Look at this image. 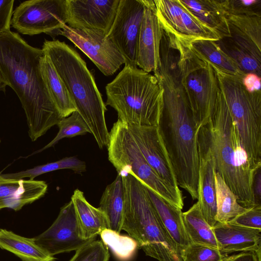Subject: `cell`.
Masks as SVG:
<instances>
[{
  "label": "cell",
  "mask_w": 261,
  "mask_h": 261,
  "mask_svg": "<svg viewBox=\"0 0 261 261\" xmlns=\"http://www.w3.org/2000/svg\"><path fill=\"white\" fill-rule=\"evenodd\" d=\"M120 0H68L67 25L100 31L107 35L115 19Z\"/></svg>",
  "instance_id": "2e32d148"
},
{
  "label": "cell",
  "mask_w": 261,
  "mask_h": 261,
  "mask_svg": "<svg viewBox=\"0 0 261 261\" xmlns=\"http://www.w3.org/2000/svg\"><path fill=\"white\" fill-rule=\"evenodd\" d=\"M40 68L43 79L53 103L62 118L69 116L76 111V109L53 63L44 54L41 60Z\"/></svg>",
  "instance_id": "d4e9b609"
},
{
  "label": "cell",
  "mask_w": 261,
  "mask_h": 261,
  "mask_svg": "<svg viewBox=\"0 0 261 261\" xmlns=\"http://www.w3.org/2000/svg\"><path fill=\"white\" fill-rule=\"evenodd\" d=\"M261 76L254 73L245 74L242 81L246 90L250 93L261 92L260 91Z\"/></svg>",
  "instance_id": "ab89813d"
},
{
  "label": "cell",
  "mask_w": 261,
  "mask_h": 261,
  "mask_svg": "<svg viewBox=\"0 0 261 261\" xmlns=\"http://www.w3.org/2000/svg\"><path fill=\"white\" fill-rule=\"evenodd\" d=\"M181 4L220 39L230 36L229 25L216 0H179Z\"/></svg>",
  "instance_id": "cb8c5ba5"
},
{
  "label": "cell",
  "mask_w": 261,
  "mask_h": 261,
  "mask_svg": "<svg viewBox=\"0 0 261 261\" xmlns=\"http://www.w3.org/2000/svg\"><path fill=\"white\" fill-rule=\"evenodd\" d=\"M253 193L256 204L261 206V168L256 171L254 177Z\"/></svg>",
  "instance_id": "b9f144b4"
},
{
  "label": "cell",
  "mask_w": 261,
  "mask_h": 261,
  "mask_svg": "<svg viewBox=\"0 0 261 261\" xmlns=\"http://www.w3.org/2000/svg\"><path fill=\"white\" fill-rule=\"evenodd\" d=\"M34 238L38 245L53 256L76 251L92 241L83 238L71 200L61 208L51 225Z\"/></svg>",
  "instance_id": "5bb4252c"
},
{
  "label": "cell",
  "mask_w": 261,
  "mask_h": 261,
  "mask_svg": "<svg viewBox=\"0 0 261 261\" xmlns=\"http://www.w3.org/2000/svg\"><path fill=\"white\" fill-rule=\"evenodd\" d=\"M83 238L88 241L95 239L105 229L108 224L105 214L98 208L90 204L83 192L75 190L71 197Z\"/></svg>",
  "instance_id": "7402d4cb"
},
{
  "label": "cell",
  "mask_w": 261,
  "mask_h": 261,
  "mask_svg": "<svg viewBox=\"0 0 261 261\" xmlns=\"http://www.w3.org/2000/svg\"><path fill=\"white\" fill-rule=\"evenodd\" d=\"M108 159L119 174L134 175L148 189L171 204L182 210V193L162 179L149 165L135 142L127 125L118 120L110 132Z\"/></svg>",
  "instance_id": "9c48e42d"
},
{
  "label": "cell",
  "mask_w": 261,
  "mask_h": 261,
  "mask_svg": "<svg viewBox=\"0 0 261 261\" xmlns=\"http://www.w3.org/2000/svg\"><path fill=\"white\" fill-rule=\"evenodd\" d=\"M224 14L261 17V0H216Z\"/></svg>",
  "instance_id": "e575fe53"
},
{
  "label": "cell",
  "mask_w": 261,
  "mask_h": 261,
  "mask_svg": "<svg viewBox=\"0 0 261 261\" xmlns=\"http://www.w3.org/2000/svg\"><path fill=\"white\" fill-rule=\"evenodd\" d=\"M228 24L251 39L261 49V17L224 14Z\"/></svg>",
  "instance_id": "836d02e7"
},
{
  "label": "cell",
  "mask_w": 261,
  "mask_h": 261,
  "mask_svg": "<svg viewBox=\"0 0 261 261\" xmlns=\"http://www.w3.org/2000/svg\"><path fill=\"white\" fill-rule=\"evenodd\" d=\"M228 222L245 227L261 230V206L248 208Z\"/></svg>",
  "instance_id": "74e56055"
},
{
  "label": "cell",
  "mask_w": 261,
  "mask_h": 261,
  "mask_svg": "<svg viewBox=\"0 0 261 261\" xmlns=\"http://www.w3.org/2000/svg\"><path fill=\"white\" fill-rule=\"evenodd\" d=\"M261 250L244 251L230 256L226 255L223 261H261Z\"/></svg>",
  "instance_id": "60d3db41"
},
{
  "label": "cell",
  "mask_w": 261,
  "mask_h": 261,
  "mask_svg": "<svg viewBox=\"0 0 261 261\" xmlns=\"http://www.w3.org/2000/svg\"><path fill=\"white\" fill-rule=\"evenodd\" d=\"M174 39L180 83L199 129L213 113L219 90L217 78L211 65L196 54L188 42Z\"/></svg>",
  "instance_id": "ba28073f"
},
{
  "label": "cell",
  "mask_w": 261,
  "mask_h": 261,
  "mask_svg": "<svg viewBox=\"0 0 261 261\" xmlns=\"http://www.w3.org/2000/svg\"><path fill=\"white\" fill-rule=\"evenodd\" d=\"M145 9L139 35L136 65L143 70L155 72L160 64V50L164 29L158 17L154 1L143 0Z\"/></svg>",
  "instance_id": "e0dca14e"
},
{
  "label": "cell",
  "mask_w": 261,
  "mask_h": 261,
  "mask_svg": "<svg viewBox=\"0 0 261 261\" xmlns=\"http://www.w3.org/2000/svg\"><path fill=\"white\" fill-rule=\"evenodd\" d=\"M109 248L102 241L92 240L75 251L69 261H109Z\"/></svg>",
  "instance_id": "d590c367"
},
{
  "label": "cell",
  "mask_w": 261,
  "mask_h": 261,
  "mask_svg": "<svg viewBox=\"0 0 261 261\" xmlns=\"http://www.w3.org/2000/svg\"><path fill=\"white\" fill-rule=\"evenodd\" d=\"M43 56L42 49L29 45L18 33L9 30L0 35V80L17 95L32 141L62 118L43 79Z\"/></svg>",
  "instance_id": "7a4b0ae2"
},
{
  "label": "cell",
  "mask_w": 261,
  "mask_h": 261,
  "mask_svg": "<svg viewBox=\"0 0 261 261\" xmlns=\"http://www.w3.org/2000/svg\"><path fill=\"white\" fill-rule=\"evenodd\" d=\"M6 85L0 80V91L5 92Z\"/></svg>",
  "instance_id": "7bdbcfd3"
},
{
  "label": "cell",
  "mask_w": 261,
  "mask_h": 261,
  "mask_svg": "<svg viewBox=\"0 0 261 261\" xmlns=\"http://www.w3.org/2000/svg\"><path fill=\"white\" fill-rule=\"evenodd\" d=\"M147 190L162 224L181 253L191 244L185 228L181 210L171 204L147 188Z\"/></svg>",
  "instance_id": "44dd1931"
},
{
  "label": "cell",
  "mask_w": 261,
  "mask_h": 261,
  "mask_svg": "<svg viewBox=\"0 0 261 261\" xmlns=\"http://www.w3.org/2000/svg\"><path fill=\"white\" fill-rule=\"evenodd\" d=\"M191 49L211 65L231 74L243 77L245 74L215 41L198 39L188 42Z\"/></svg>",
  "instance_id": "83f0119b"
},
{
  "label": "cell",
  "mask_w": 261,
  "mask_h": 261,
  "mask_svg": "<svg viewBox=\"0 0 261 261\" xmlns=\"http://www.w3.org/2000/svg\"><path fill=\"white\" fill-rule=\"evenodd\" d=\"M182 219L191 243L218 249L213 228L205 220L197 202L182 212Z\"/></svg>",
  "instance_id": "4316f807"
},
{
  "label": "cell",
  "mask_w": 261,
  "mask_h": 261,
  "mask_svg": "<svg viewBox=\"0 0 261 261\" xmlns=\"http://www.w3.org/2000/svg\"><path fill=\"white\" fill-rule=\"evenodd\" d=\"M54 35L64 36L70 40L105 75H113L125 63L123 56L102 32L73 28L65 24Z\"/></svg>",
  "instance_id": "8fae6325"
},
{
  "label": "cell",
  "mask_w": 261,
  "mask_h": 261,
  "mask_svg": "<svg viewBox=\"0 0 261 261\" xmlns=\"http://www.w3.org/2000/svg\"><path fill=\"white\" fill-rule=\"evenodd\" d=\"M0 248L16 255L23 261H55L49 254L35 241L11 231L0 229Z\"/></svg>",
  "instance_id": "484cf974"
},
{
  "label": "cell",
  "mask_w": 261,
  "mask_h": 261,
  "mask_svg": "<svg viewBox=\"0 0 261 261\" xmlns=\"http://www.w3.org/2000/svg\"><path fill=\"white\" fill-rule=\"evenodd\" d=\"M198 133L210 147L217 173L236 196L238 202L246 208L261 206L256 204L253 193V179L258 169L251 166L242 146L220 89L210 121Z\"/></svg>",
  "instance_id": "3957f363"
},
{
  "label": "cell",
  "mask_w": 261,
  "mask_h": 261,
  "mask_svg": "<svg viewBox=\"0 0 261 261\" xmlns=\"http://www.w3.org/2000/svg\"><path fill=\"white\" fill-rule=\"evenodd\" d=\"M68 20V0H29L13 11L11 25L23 35H54Z\"/></svg>",
  "instance_id": "30bf717a"
},
{
  "label": "cell",
  "mask_w": 261,
  "mask_h": 261,
  "mask_svg": "<svg viewBox=\"0 0 261 261\" xmlns=\"http://www.w3.org/2000/svg\"><path fill=\"white\" fill-rule=\"evenodd\" d=\"M47 188L43 180L6 178L0 173V210H20L42 197Z\"/></svg>",
  "instance_id": "d6986e66"
},
{
  "label": "cell",
  "mask_w": 261,
  "mask_h": 261,
  "mask_svg": "<svg viewBox=\"0 0 261 261\" xmlns=\"http://www.w3.org/2000/svg\"><path fill=\"white\" fill-rule=\"evenodd\" d=\"M144 158L168 184L179 189L168 153L156 126L127 125Z\"/></svg>",
  "instance_id": "9a60e30c"
},
{
  "label": "cell",
  "mask_w": 261,
  "mask_h": 261,
  "mask_svg": "<svg viewBox=\"0 0 261 261\" xmlns=\"http://www.w3.org/2000/svg\"><path fill=\"white\" fill-rule=\"evenodd\" d=\"M61 169H70L81 174L86 171V165L85 162L75 156H69L18 172L1 174L6 178L23 179L28 177L30 180H34L36 177L42 174Z\"/></svg>",
  "instance_id": "4dcf8cb0"
},
{
  "label": "cell",
  "mask_w": 261,
  "mask_h": 261,
  "mask_svg": "<svg viewBox=\"0 0 261 261\" xmlns=\"http://www.w3.org/2000/svg\"><path fill=\"white\" fill-rule=\"evenodd\" d=\"M144 9L143 0H120L107 35L125 59V64L137 66L138 41Z\"/></svg>",
  "instance_id": "7c38bea8"
},
{
  "label": "cell",
  "mask_w": 261,
  "mask_h": 261,
  "mask_svg": "<svg viewBox=\"0 0 261 261\" xmlns=\"http://www.w3.org/2000/svg\"><path fill=\"white\" fill-rule=\"evenodd\" d=\"M100 235L102 241L121 260H126L131 258L138 247L136 241L129 236H122L109 229L104 230Z\"/></svg>",
  "instance_id": "d6a6232c"
},
{
  "label": "cell",
  "mask_w": 261,
  "mask_h": 261,
  "mask_svg": "<svg viewBox=\"0 0 261 261\" xmlns=\"http://www.w3.org/2000/svg\"><path fill=\"white\" fill-rule=\"evenodd\" d=\"M220 47L235 62L245 74L254 73L261 76V59L234 43L230 37L215 41Z\"/></svg>",
  "instance_id": "f546056e"
},
{
  "label": "cell",
  "mask_w": 261,
  "mask_h": 261,
  "mask_svg": "<svg viewBox=\"0 0 261 261\" xmlns=\"http://www.w3.org/2000/svg\"><path fill=\"white\" fill-rule=\"evenodd\" d=\"M14 0H0V35L9 30Z\"/></svg>",
  "instance_id": "f35d334b"
},
{
  "label": "cell",
  "mask_w": 261,
  "mask_h": 261,
  "mask_svg": "<svg viewBox=\"0 0 261 261\" xmlns=\"http://www.w3.org/2000/svg\"><path fill=\"white\" fill-rule=\"evenodd\" d=\"M182 261H223L225 255L218 249L191 243L181 253Z\"/></svg>",
  "instance_id": "8d00e7d4"
},
{
  "label": "cell",
  "mask_w": 261,
  "mask_h": 261,
  "mask_svg": "<svg viewBox=\"0 0 261 261\" xmlns=\"http://www.w3.org/2000/svg\"><path fill=\"white\" fill-rule=\"evenodd\" d=\"M212 228L218 249L225 256L235 252L261 250L260 229L218 222Z\"/></svg>",
  "instance_id": "ffe728a7"
},
{
  "label": "cell",
  "mask_w": 261,
  "mask_h": 261,
  "mask_svg": "<svg viewBox=\"0 0 261 261\" xmlns=\"http://www.w3.org/2000/svg\"><path fill=\"white\" fill-rule=\"evenodd\" d=\"M106 91V105L116 110L118 120L127 125L158 126L163 90L154 74L125 64Z\"/></svg>",
  "instance_id": "8992f818"
},
{
  "label": "cell",
  "mask_w": 261,
  "mask_h": 261,
  "mask_svg": "<svg viewBox=\"0 0 261 261\" xmlns=\"http://www.w3.org/2000/svg\"><path fill=\"white\" fill-rule=\"evenodd\" d=\"M57 125L59 127V132L54 139L42 148L29 156L55 146L62 139L84 135L87 133L91 134L86 122L77 111L73 112L69 116L62 118Z\"/></svg>",
  "instance_id": "1f68e13d"
},
{
  "label": "cell",
  "mask_w": 261,
  "mask_h": 261,
  "mask_svg": "<svg viewBox=\"0 0 261 261\" xmlns=\"http://www.w3.org/2000/svg\"><path fill=\"white\" fill-rule=\"evenodd\" d=\"M198 147L199 164L197 202L205 220L213 228L217 222L215 180L217 172L211 148L198 133Z\"/></svg>",
  "instance_id": "ac0fdd59"
},
{
  "label": "cell",
  "mask_w": 261,
  "mask_h": 261,
  "mask_svg": "<svg viewBox=\"0 0 261 261\" xmlns=\"http://www.w3.org/2000/svg\"><path fill=\"white\" fill-rule=\"evenodd\" d=\"M156 13L164 30L190 42L198 39L217 41L218 35L204 25L179 0H154Z\"/></svg>",
  "instance_id": "4fadbf2b"
},
{
  "label": "cell",
  "mask_w": 261,
  "mask_h": 261,
  "mask_svg": "<svg viewBox=\"0 0 261 261\" xmlns=\"http://www.w3.org/2000/svg\"><path fill=\"white\" fill-rule=\"evenodd\" d=\"M215 180L217 208L216 219L219 223H227L248 208L243 207L238 202L236 196L217 172Z\"/></svg>",
  "instance_id": "f1b7e54d"
},
{
  "label": "cell",
  "mask_w": 261,
  "mask_h": 261,
  "mask_svg": "<svg viewBox=\"0 0 261 261\" xmlns=\"http://www.w3.org/2000/svg\"><path fill=\"white\" fill-rule=\"evenodd\" d=\"M106 215L108 228L118 233L122 230L125 208V191L123 178L118 174L106 188L98 207Z\"/></svg>",
  "instance_id": "603a6c76"
},
{
  "label": "cell",
  "mask_w": 261,
  "mask_h": 261,
  "mask_svg": "<svg viewBox=\"0 0 261 261\" xmlns=\"http://www.w3.org/2000/svg\"><path fill=\"white\" fill-rule=\"evenodd\" d=\"M218 85L251 166L261 168V92L250 93L242 77L213 65Z\"/></svg>",
  "instance_id": "52a82bcc"
},
{
  "label": "cell",
  "mask_w": 261,
  "mask_h": 261,
  "mask_svg": "<svg viewBox=\"0 0 261 261\" xmlns=\"http://www.w3.org/2000/svg\"><path fill=\"white\" fill-rule=\"evenodd\" d=\"M120 174L125 191L122 230L147 255L159 261H182L181 252L162 224L146 187L132 174Z\"/></svg>",
  "instance_id": "5b68a950"
},
{
  "label": "cell",
  "mask_w": 261,
  "mask_h": 261,
  "mask_svg": "<svg viewBox=\"0 0 261 261\" xmlns=\"http://www.w3.org/2000/svg\"><path fill=\"white\" fill-rule=\"evenodd\" d=\"M0 143H1V140H0Z\"/></svg>",
  "instance_id": "ee69618b"
},
{
  "label": "cell",
  "mask_w": 261,
  "mask_h": 261,
  "mask_svg": "<svg viewBox=\"0 0 261 261\" xmlns=\"http://www.w3.org/2000/svg\"><path fill=\"white\" fill-rule=\"evenodd\" d=\"M41 49L64 83L99 148L107 146L109 138L105 119L107 108L85 61L72 47L59 40H45Z\"/></svg>",
  "instance_id": "277c9868"
},
{
  "label": "cell",
  "mask_w": 261,
  "mask_h": 261,
  "mask_svg": "<svg viewBox=\"0 0 261 261\" xmlns=\"http://www.w3.org/2000/svg\"><path fill=\"white\" fill-rule=\"evenodd\" d=\"M163 90L158 129L172 163L178 187L198 199V128L180 83L175 59L160 56L153 72Z\"/></svg>",
  "instance_id": "6da1fadb"
}]
</instances>
